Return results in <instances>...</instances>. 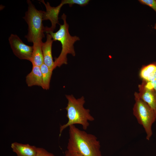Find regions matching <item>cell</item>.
Wrapping results in <instances>:
<instances>
[{"mask_svg":"<svg viewBox=\"0 0 156 156\" xmlns=\"http://www.w3.org/2000/svg\"><path fill=\"white\" fill-rule=\"evenodd\" d=\"M139 98L146 103L156 114V93L154 90L143 81L138 86Z\"/></svg>","mask_w":156,"mask_h":156,"instance_id":"cell-8","label":"cell"},{"mask_svg":"<svg viewBox=\"0 0 156 156\" xmlns=\"http://www.w3.org/2000/svg\"></svg>","mask_w":156,"mask_h":156,"instance_id":"cell-21","label":"cell"},{"mask_svg":"<svg viewBox=\"0 0 156 156\" xmlns=\"http://www.w3.org/2000/svg\"><path fill=\"white\" fill-rule=\"evenodd\" d=\"M139 2L152 8L156 12V0H139Z\"/></svg>","mask_w":156,"mask_h":156,"instance_id":"cell-16","label":"cell"},{"mask_svg":"<svg viewBox=\"0 0 156 156\" xmlns=\"http://www.w3.org/2000/svg\"><path fill=\"white\" fill-rule=\"evenodd\" d=\"M11 147L17 156H36V155L37 147L29 144L14 142L11 144Z\"/></svg>","mask_w":156,"mask_h":156,"instance_id":"cell-11","label":"cell"},{"mask_svg":"<svg viewBox=\"0 0 156 156\" xmlns=\"http://www.w3.org/2000/svg\"><path fill=\"white\" fill-rule=\"evenodd\" d=\"M61 18L63 21V24H60L59 29L55 32L50 31L47 33L51 34L53 41H60L62 45L61 53L54 61L55 68L57 67H60L63 64H67L68 54H70L74 56L75 55L74 44L80 40L79 37L75 36H72L70 34L69 25L67 23L66 16L64 13L62 15Z\"/></svg>","mask_w":156,"mask_h":156,"instance_id":"cell-3","label":"cell"},{"mask_svg":"<svg viewBox=\"0 0 156 156\" xmlns=\"http://www.w3.org/2000/svg\"><path fill=\"white\" fill-rule=\"evenodd\" d=\"M70 153V156H83L80 154L77 153Z\"/></svg>","mask_w":156,"mask_h":156,"instance_id":"cell-18","label":"cell"},{"mask_svg":"<svg viewBox=\"0 0 156 156\" xmlns=\"http://www.w3.org/2000/svg\"><path fill=\"white\" fill-rule=\"evenodd\" d=\"M27 2L28 10L23 17L28 25V32L25 37L28 42L33 43L42 41L44 37L45 27L42 23L44 11L37 10L30 0Z\"/></svg>","mask_w":156,"mask_h":156,"instance_id":"cell-4","label":"cell"},{"mask_svg":"<svg viewBox=\"0 0 156 156\" xmlns=\"http://www.w3.org/2000/svg\"><path fill=\"white\" fill-rule=\"evenodd\" d=\"M65 154V156H70V153L67 150L66 151Z\"/></svg>","mask_w":156,"mask_h":156,"instance_id":"cell-19","label":"cell"},{"mask_svg":"<svg viewBox=\"0 0 156 156\" xmlns=\"http://www.w3.org/2000/svg\"><path fill=\"white\" fill-rule=\"evenodd\" d=\"M135 103L133 113L138 122L144 128L146 134V139L149 140L152 134V127L156 120V114L145 102L139 97L138 93H134Z\"/></svg>","mask_w":156,"mask_h":156,"instance_id":"cell-5","label":"cell"},{"mask_svg":"<svg viewBox=\"0 0 156 156\" xmlns=\"http://www.w3.org/2000/svg\"><path fill=\"white\" fill-rule=\"evenodd\" d=\"M42 77V88L49 90L53 70H51L44 63L40 67Z\"/></svg>","mask_w":156,"mask_h":156,"instance_id":"cell-14","label":"cell"},{"mask_svg":"<svg viewBox=\"0 0 156 156\" xmlns=\"http://www.w3.org/2000/svg\"><path fill=\"white\" fill-rule=\"evenodd\" d=\"M154 29H156V22L155 23V25L154 26Z\"/></svg>","mask_w":156,"mask_h":156,"instance_id":"cell-20","label":"cell"},{"mask_svg":"<svg viewBox=\"0 0 156 156\" xmlns=\"http://www.w3.org/2000/svg\"><path fill=\"white\" fill-rule=\"evenodd\" d=\"M46 38V42H43L42 45L44 63L53 71L55 69L52 54V47L53 40L49 34H47Z\"/></svg>","mask_w":156,"mask_h":156,"instance_id":"cell-10","label":"cell"},{"mask_svg":"<svg viewBox=\"0 0 156 156\" xmlns=\"http://www.w3.org/2000/svg\"><path fill=\"white\" fill-rule=\"evenodd\" d=\"M66 97L68 101L65 108L68 121L66 124L60 125V137L63 131L71 125H80L84 130H86L89 125V121L94 120V118L90 114V110L83 107L85 101L83 96L78 99L73 95H66Z\"/></svg>","mask_w":156,"mask_h":156,"instance_id":"cell-2","label":"cell"},{"mask_svg":"<svg viewBox=\"0 0 156 156\" xmlns=\"http://www.w3.org/2000/svg\"><path fill=\"white\" fill-rule=\"evenodd\" d=\"M140 76L143 81L156 93V62L143 66L141 70Z\"/></svg>","mask_w":156,"mask_h":156,"instance_id":"cell-9","label":"cell"},{"mask_svg":"<svg viewBox=\"0 0 156 156\" xmlns=\"http://www.w3.org/2000/svg\"><path fill=\"white\" fill-rule=\"evenodd\" d=\"M11 48L15 55L21 60L30 61L33 47L25 44L16 35L11 34L8 38Z\"/></svg>","mask_w":156,"mask_h":156,"instance_id":"cell-6","label":"cell"},{"mask_svg":"<svg viewBox=\"0 0 156 156\" xmlns=\"http://www.w3.org/2000/svg\"><path fill=\"white\" fill-rule=\"evenodd\" d=\"M67 151L83 156H102L100 144L94 135L80 130L75 125L69 127Z\"/></svg>","mask_w":156,"mask_h":156,"instance_id":"cell-1","label":"cell"},{"mask_svg":"<svg viewBox=\"0 0 156 156\" xmlns=\"http://www.w3.org/2000/svg\"><path fill=\"white\" fill-rule=\"evenodd\" d=\"M65 4H68L70 7L73 4H77L81 6H85L88 4L90 1L89 0H63Z\"/></svg>","mask_w":156,"mask_h":156,"instance_id":"cell-15","label":"cell"},{"mask_svg":"<svg viewBox=\"0 0 156 156\" xmlns=\"http://www.w3.org/2000/svg\"><path fill=\"white\" fill-rule=\"evenodd\" d=\"M44 5L46 8V11H44L43 15V20H49L51 23V26L49 27H45L44 32L46 33L50 31L53 32L55 29L57 24H59L58 15L60 9L62 6L64 5L62 0L61 3L56 7H51L49 2L45 3L43 0L40 1Z\"/></svg>","mask_w":156,"mask_h":156,"instance_id":"cell-7","label":"cell"},{"mask_svg":"<svg viewBox=\"0 0 156 156\" xmlns=\"http://www.w3.org/2000/svg\"><path fill=\"white\" fill-rule=\"evenodd\" d=\"M36 156H55L42 148L37 147Z\"/></svg>","mask_w":156,"mask_h":156,"instance_id":"cell-17","label":"cell"},{"mask_svg":"<svg viewBox=\"0 0 156 156\" xmlns=\"http://www.w3.org/2000/svg\"><path fill=\"white\" fill-rule=\"evenodd\" d=\"M42 41L33 43V51L30 61L32 65L40 67L44 63L42 50Z\"/></svg>","mask_w":156,"mask_h":156,"instance_id":"cell-13","label":"cell"},{"mask_svg":"<svg viewBox=\"0 0 156 156\" xmlns=\"http://www.w3.org/2000/svg\"><path fill=\"white\" fill-rule=\"evenodd\" d=\"M26 82L28 87L36 86L42 87V77L40 67L33 65L31 71L26 77Z\"/></svg>","mask_w":156,"mask_h":156,"instance_id":"cell-12","label":"cell"}]
</instances>
